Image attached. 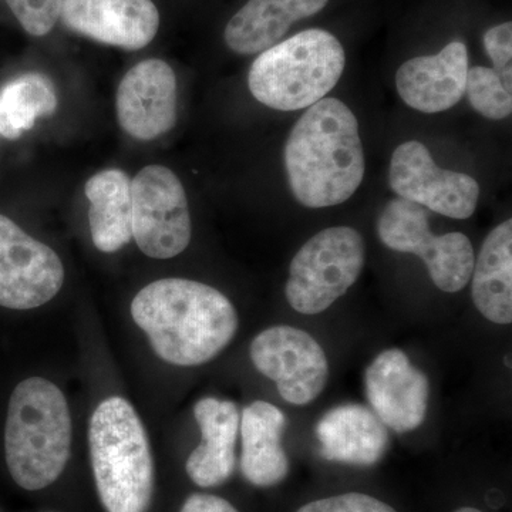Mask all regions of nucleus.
I'll list each match as a JSON object with an SVG mask.
<instances>
[{
	"instance_id": "obj_1",
	"label": "nucleus",
	"mask_w": 512,
	"mask_h": 512,
	"mask_svg": "<svg viewBox=\"0 0 512 512\" xmlns=\"http://www.w3.org/2000/svg\"><path fill=\"white\" fill-rule=\"evenodd\" d=\"M131 316L158 357L175 366H200L220 355L238 330V313L217 289L167 278L141 289Z\"/></svg>"
},
{
	"instance_id": "obj_2",
	"label": "nucleus",
	"mask_w": 512,
	"mask_h": 512,
	"mask_svg": "<svg viewBox=\"0 0 512 512\" xmlns=\"http://www.w3.org/2000/svg\"><path fill=\"white\" fill-rule=\"evenodd\" d=\"M293 197L306 208L343 204L365 177L359 123L338 99L319 100L293 126L285 146Z\"/></svg>"
},
{
	"instance_id": "obj_3",
	"label": "nucleus",
	"mask_w": 512,
	"mask_h": 512,
	"mask_svg": "<svg viewBox=\"0 0 512 512\" xmlns=\"http://www.w3.org/2000/svg\"><path fill=\"white\" fill-rule=\"evenodd\" d=\"M72 448V417L62 390L43 379L23 380L10 396L5 454L10 476L28 491L62 476Z\"/></svg>"
},
{
	"instance_id": "obj_4",
	"label": "nucleus",
	"mask_w": 512,
	"mask_h": 512,
	"mask_svg": "<svg viewBox=\"0 0 512 512\" xmlns=\"http://www.w3.org/2000/svg\"><path fill=\"white\" fill-rule=\"evenodd\" d=\"M89 446L107 512H146L153 498V456L146 429L126 399L110 397L94 410Z\"/></svg>"
},
{
	"instance_id": "obj_5",
	"label": "nucleus",
	"mask_w": 512,
	"mask_h": 512,
	"mask_svg": "<svg viewBox=\"0 0 512 512\" xmlns=\"http://www.w3.org/2000/svg\"><path fill=\"white\" fill-rule=\"evenodd\" d=\"M346 66L345 49L328 30L309 29L259 53L248 74L252 96L279 111L325 99Z\"/></svg>"
},
{
	"instance_id": "obj_6",
	"label": "nucleus",
	"mask_w": 512,
	"mask_h": 512,
	"mask_svg": "<svg viewBox=\"0 0 512 512\" xmlns=\"http://www.w3.org/2000/svg\"><path fill=\"white\" fill-rule=\"evenodd\" d=\"M366 245L350 227L323 229L309 239L289 266L286 299L302 315H318L356 284Z\"/></svg>"
},
{
	"instance_id": "obj_7",
	"label": "nucleus",
	"mask_w": 512,
	"mask_h": 512,
	"mask_svg": "<svg viewBox=\"0 0 512 512\" xmlns=\"http://www.w3.org/2000/svg\"><path fill=\"white\" fill-rule=\"evenodd\" d=\"M377 234L387 248L419 256L440 291L460 292L470 282L476 262L470 239L461 232L434 235L421 205L400 197L390 201L377 221Z\"/></svg>"
},
{
	"instance_id": "obj_8",
	"label": "nucleus",
	"mask_w": 512,
	"mask_h": 512,
	"mask_svg": "<svg viewBox=\"0 0 512 512\" xmlns=\"http://www.w3.org/2000/svg\"><path fill=\"white\" fill-rule=\"evenodd\" d=\"M133 239L144 255L171 259L191 242L187 195L180 178L163 165H148L131 180Z\"/></svg>"
},
{
	"instance_id": "obj_9",
	"label": "nucleus",
	"mask_w": 512,
	"mask_h": 512,
	"mask_svg": "<svg viewBox=\"0 0 512 512\" xmlns=\"http://www.w3.org/2000/svg\"><path fill=\"white\" fill-rule=\"evenodd\" d=\"M258 372L276 383L285 402L305 406L319 396L328 382L325 350L302 329L274 326L259 333L251 345Z\"/></svg>"
},
{
	"instance_id": "obj_10",
	"label": "nucleus",
	"mask_w": 512,
	"mask_h": 512,
	"mask_svg": "<svg viewBox=\"0 0 512 512\" xmlns=\"http://www.w3.org/2000/svg\"><path fill=\"white\" fill-rule=\"evenodd\" d=\"M390 188L400 198L454 220L476 212L480 185L470 175L440 168L429 148L407 141L394 150L390 161Z\"/></svg>"
},
{
	"instance_id": "obj_11",
	"label": "nucleus",
	"mask_w": 512,
	"mask_h": 512,
	"mask_svg": "<svg viewBox=\"0 0 512 512\" xmlns=\"http://www.w3.org/2000/svg\"><path fill=\"white\" fill-rule=\"evenodd\" d=\"M59 256L0 214V306L16 311L39 308L62 289Z\"/></svg>"
},
{
	"instance_id": "obj_12",
	"label": "nucleus",
	"mask_w": 512,
	"mask_h": 512,
	"mask_svg": "<svg viewBox=\"0 0 512 512\" xmlns=\"http://www.w3.org/2000/svg\"><path fill=\"white\" fill-rule=\"evenodd\" d=\"M117 119L128 136L156 140L177 121V79L170 64L148 59L128 70L116 94Z\"/></svg>"
},
{
	"instance_id": "obj_13",
	"label": "nucleus",
	"mask_w": 512,
	"mask_h": 512,
	"mask_svg": "<svg viewBox=\"0 0 512 512\" xmlns=\"http://www.w3.org/2000/svg\"><path fill=\"white\" fill-rule=\"evenodd\" d=\"M366 396L386 427L407 433L419 429L429 406V379L399 349L384 350L367 367Z\"/></svg>"
},
{
	"instance_id": "obj_14",
	"label": "nucleus",
	"mask_w": 512,
	"mask_h": 512,
	"mask_svg": "<svg viewBox=\"0 0 512 512\" xmlns=\"http://www.w3.org/2000/svg\"><path fill=\"white\" fill-rule=\"evenodd\" d=\"M60 19L79 35L126 50L144 49L160 28L151 0H62Z\"/></svg>"
},
{
	"instance_id": "obj_15",
	"label": "nucleus",
	"mask_w": 512,
	"mask_h": 512,
	"mask_svg": "<svg viewBox=\"0 0 512 512\" xmlns=\"http://www.w3.org/2000/svg\"><path fill=\"white\" fill-rule=\"evenodd\" d=\"M468 50L463 42L448 43L434 56L407 60L396 73L404 103L421 113L450 110L466 93Z\"/></svg>"
},
{
	"instance_id": "obj_16",
	"label": "nucleus",
	"mask_w": 512,
	"mask_h": 512,
	"mask_svg": "<svg viewBox=\"0 0 512 512\" xmlns=\"http://www.w3.org/2000/svg\"><path fill=\"white\" fill-rule=\"evenodd\" d=\"M320 454L329 461L370 467L382 460L390 437L382 420L362 404L329 410L316 426Z\"/></svg>"
},
{
	"instance_id": "obj_17",
	"label": "nucleus",
	"mask_w": 512,
	"mask_h": 512,
	"mask_svg": "<svg viewBox=\"0 0 512 512\" xmlns=\"http://www.w3.org/2000/svg\"><path fill=\"white\" fill-rule=\"evenodd\" d=\"M195 420L201 429L200 446L188 457L185 470L198 487L224 484L235 470V444L239 433V410L229 400L205 397L195 404Z\"/></svg>"
},
{
	"instance_id": "obj_18",
	"label": "nucleus",
	"mask_w": 512,
	"mask_h": 512,
	"mask_svg": "<svg viewBox=\"0 0 512 512\" xmlns=\"http://www.w3.org/2000/svg\"><path fill=\"white\" fill-rule=\"evenodd\" d=\"M285 414L274 404L256 400L242 412L241 470L256 487H274L289 473V460L282 447Z\"/></svg>"
},
{
	"instance_id": "obj_19",
	"label": "nucleus",
	"mask_w": 512,
	"mask_h": 512,
	"mask_svg": "<svg viewBox=\"0 0 512 512\" xmlns=\"http://www.w3.org/2000/svg\"><path fill=\"white\" fill-rule=\"evenodd\" d=\"M329 0H248L225 28V43L238 55H259L275 46L293 23L311 18Z\"/></svg>"
},
{
	"instance_id": "obj_20",
	"label": "nucleus",
	"mask_w": 512,
	"mask_h": 512,
	"mask_svg": "<svg viewBox=\"0 0 512 512\" xmlns=\"http://www.w3.org/2000/svg\"><path fill=\"white\" fill-rule=\"evenodd\" d=\"M474 305L481 315L497 325L512 322V220L495 227L485 238L474 262Z\"/></svg>"
},
{
	"instance_id": "obj_21",
	"label": "nucleus",
	"mask_w": 512,
	"mask_h": 512,
	"mask_svg": "<svg viewBox=\"0 0 512 512\" xmlns=\"http://www.w3.org/2000/svg\"><path fill=\"white\" fill-rule=\"evenodd\" d=\"M89 222L94 247L113 254L133 239L131 180L121 170H104L87 181Z\"/></svg>"
},
{
	"instance_id": "obj_22",
	"label": "nucleus",
	"mask_w": 512,
	"mask_h": 512,
	"mask_svg": "<svg viewBox=\"0 0 512 512\" xmlns=\"http://www.w3.org/2000/svg\"><path fill=\"white\" fill-rule=\"evenodd\" d=\"M57 109L55 87L46 76L28 73L10 80L0 90V136L18 140L40 117Z\"/></svg>"
},
{
	"instance_id": "obj_23",
	"label": "nucleus",
	"mask_w": 512,
	"mask_h": 512,
	"mask_svg": "<svg viewBox=\"0 0 512 512\" xmlns=\"http://www.w3.org/2000/svg\"><path fill=\"white\" fill-rule=\"evenodd\" d=\"M466 93L473 109L485 119L498 121L511 116V92L490 67L468 69Z\"/></svg>"
},
{
	"instance_id": "obj_24",
	"label": "nucleus",
	"mask_w": 512,
	"mask_h": 512,
	"mask_svg": "<svg viewBox=\"0 0 512 512\" xmlns=\"http://www.w3.org/2000/svg\"><path fill=\"white\" fill-rule=\"evenodd\" d=\"M29 35L42 37L52 32L60 18L62 0H5Z\"/></svg>"
},
{
	"instance_id": "obj_25",
	"label": "nucleus",
	"mask_w": 512,
	"mask_h": 512,
	"mask_svg": "<svg viewBox=\"0 0 512 512\" xmlns=\"http://www.w3.org/2000/svg\"><path fill=\"white\" fill-rule=\"evenodd\" d=\"M484 47L488 56L493 60L495 69L501 82L512 89V23L505 22L494 26L484 35Z\"/></svg>"
},
{
	"instance_id": "obj_26",
	"label": "nucleus",
	"mask_w": 512,
	"mask_h": 512,
	"mask_svg": "<svg viewBox=\"0 0 512 512\" xmlns=\"http://www.w3.org/2000/svg\"><path fill=\"white\" fill-rule=\"evenodd\" d=\"M296 512H397L389 504L367 494L348 493L303 505Z\"/></svg>"
},
{
	"instance_id": "obj_27",
	"label": "nucleus",
	"mask_w": 512,
	"mask_h": 512,
	"mask_svg": "<svg viewBox=\"0 0 512 512\" xmlns=\"http://www.w3.org/2000/svg\"><path fill=\"white\" fill-rule=\"evenodd\" d=\"M181 512H238L224 498L211 494H194L185 501Z\"/></svg>"
},
{
	"instance_id": "obj_28",
	"label": "nucleus",
	"mask_w": 512,
	"mask_h": 512,
	"mask_svg": "<svg viewBox=\"0 0 512 512\" xmlns=\"http://www.w3.org/2000/svg\"><path fill=\"white\" fill-rule=\"evenodd\" d=\"M454 512H483V511L477 510V508L463 507V508H458V510H456Z\"/></svg>"
}]
</instances>
